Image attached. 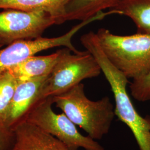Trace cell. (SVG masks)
Returning a JSON list of instances; mask_svg holds the SVG:
<instances>
[{"instance_id":"obj_1","label":"cell","mask_w":150,"mask_h":150,"mask_svg":"<svg viewBox=\"0 0 150 150\" xmlns=\"http://www.w3.org/2000/svg\"><path fill=\"white\" fill-rule=\"evenodd\" d=\"M52 98L56 107L92 139H102L108 134L115 116V107L108 97L91 100L80 83Z\"/></svg>"},{"instance_id":"obj_2","label":"cell","mask_w":150,"mask_h":150,"mask_svg":"<svg viewBox=\"0 0 150 150\" xmlns=\"http://www.w3.org/2000/svg\"><path fill=\"white\" fill-rule=\"evenodd\" d=\"M110 61L128 79L136 80L150 71V35H115L105 28L96 33Z\"/></svg>"},{"instance_id":"obj_3","label":"cell","mask_w":150,"mask_h":150,"mask_svg":"<svg viewBox=\"0 0 150 150\" xmlns=\"http://www.w3.org/2000/svg\"><path fill=\"white\" fill-rule=\"evenodd\" d=\"M92 54L112 91L115 116L131 129L140 150H150V118H144L135 109L127 90L129 79L110 61L102 48L95 49Z\"/></svg>"},{"instance_id":"obj_4","label":"cell","mask_w":150,"mask_h":150,"mask_svg":"<svg viewBox=\"0 0 150 150\" xmlns=\"http://www.w3.org/2000/svg\"><path fill=\"white\" fill-rule=\"evenodd\" d=\"M59 50V59L43 87L41 100L63 93L102 72L96 59L88 51L74 53L66 47Z\"/></svg>"},{"instance_id":"obj_5","label":"cell","mask_w":150,"mask_h":150,"mask_svg":"<svg viewBox=\"0 0 150 150\" xmlns=\"http://www.w3.org/2000/svg\"><path fill=\"white\" fill-rule=\"evenodd\" d=\"M52 97L38 101L23 121L36 125L62 142L70 150H105L103 146L88 136L81 134L64 113H57L52 109Z\"/></svg>"},{"instance_id":"obj_6","label":"cell","mask_w":150,"mask_h":150,"mask_svg":"<svg viewBox=\"0 0 150 150\" xmlns=\"http://www.w3.org/2000/svg\"><path fill=\"white\" fill-rule=\"evenodd\" d=\"M54 25L55 20L46 12L4 10L0 12V47L41 38L45 30Z\"/></svg>"},{"instance_id":"obj_7","label":"cell","mask_w":150,"mask_h":150,"mask_svg":"<svg viewBox=\"0 0 150 150\" xmlns=\"http://www.w3.org/2000/svg\"><path fill=\"white\" fill-rule=\"evenodd\" d=\"M95 17L82 21L70 30L59 37L38 38L31 40H23L12 43L0 50V74L18 64L29 56L35 55L43 50L63 46L69 48L74 53L78 51L72 43V39L81 30L93 22Z\"/></svg>"},{"instance_id":"obj_8","label":"cell","mask_w":150,"mask_h":150,"mask_svg":"<svg viewBox=\"0 0 150 150\" xmlns=\"http://www.w3.org/2000/svg\"><path fill=\"white\" fill-rule=\"evenodd\" d=\"M48 76L18 81L6 118V129L12 131L16 125L25 120L32 107L41 100Z\"/></svg>"},{"instance_id":"obj_9","label":"cell","mask_w":150,"mask_h":150,"mask_svg":"<svg viewBox=\"0 0 150 150\" xmlns=\"http://www.w3.org/2000/svg\"><path fill=\"white\" fill-rule=\"evenodd\" d=\"M12 131L10 150H70L59 139L26 121L16 125Z\"/></svg>"},{"instance_id":"obj_10","label":"cell","mask_w":150,"mask_h":150,"mask_svg":"<svg viewBox=\"0 0 150 150\" xmlns=\"http://www.w3.org/2000/svg\"><path fill=\"white\" fill-rule=\"evenodd\" d=\"M70 0H0V10L13 9L26 12L43 11L49 13L56 25L65 22L66 7Z\"/></svg>"},{"instance_id":"obj_11","label":"cell","mask_w":150,"mask_h":150,"mask_svg":"<svg viewBox=\"0 0 150 150\" xmlns=\"http://www.w3.org/2000/svg\"><path fill=\"white\" fill-rule=\"evenodd\" d=\"M59 50L46 56L32 55L16 64L8 71L18 81L49 76L56 64Z\"/></svg>"},{"instance_id":"obj_12","label":"cell","mask_w":150,"mask_h":150,"mask_svg":"<svg viewBox=\"0 0 150 150\" xmlns=\"http://www.w3.org/2000/svg\"><path fill=\"white\" fill-rule=\"evenodd\" d=\"M124 0H70L66 7L65 22L84 21L116 7Z\"/></svg>"},{"instance_id":"obj_13","label":"cell","mask_w":150,"mask_h":150,"mask_svg":"<svg viewBox=\"0 0 150 150\" xmlns=\"http://www.w3.org/2000/svg\"><path fill=\"white\" fill-rule=\"evenodd\" d=\"M110 11L131 18L137 33L150 35V0H124Z\"/></svg>"},{"instance_id":"obj_14","label":"cell","mask_w":150,"mask_h":150,"mask_svg":"<svg viewBox=\"0 0 150 150\" xmlns=\"http://www.w3.org/2000/svg\"><path fill=\"white\" fill-rule=\"evenodd\" d=\"M18 82L8 70L0 74V126L5 129L6 118Z\"/></svg>"},{"instance_id":"obj_15","label":"cell","mask_w":150,"mask_h":150,"mask_svg":"<svg viewBox=\"0 0 150 150\" xmlns=\"http://www.w3.org/2000/svg\"><path fill=\"white\" fill-rule=\"evenodd\" d=\"M129 87L132 96L136 100L140 102L150 100V71L145 76L133 80Z\"/></svg>"},{"instance_id":"obj_16","label":"cell","mask_w":150,"mask_h":150,"mask_svg":"<svg viewBox=\"0 0 150 150\" xmlns=\"http://www.w3.org/2000/svg\"><path fill=\"white\" fill-rule=\"evenodd\" d=\"M13 141L12 131L0 126V150H10Z\"/></svg>"}]
</instances>
